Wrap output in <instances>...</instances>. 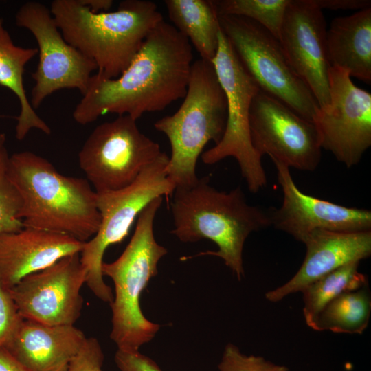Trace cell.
Listing matches in <instances>:
<instances>
[{"label": "cell", "instance_id": "obj_1", "mask_svg": "<svg viewBox=\"0 0 371 371\" xmlns=\"http://www.w3.org/2000/svg\"><path fill=\"white\" fill-rule=\"evenodd\" d=\"M193 60L189 40L164 20L150 32L127 68L116 78L93 74L72 116L87 125L105 113L143 114L165 109L186 94Z\"/></svg>", "mask_w": 371, "mask_h": 371}, {"label": "cell", "instance_id": "obj_2", "mask_svg": "<svg viewBox=\"0 0 371 371\" xmlns=\"http://www.w3.org/2000/svg\"><path fill=\"white\" fill-rule=\"evenodd\" d=\"M7 172L21 199L18 218L23 227L82 242L97 233L101 222L97 193L87 179L62 175L47 159L27 150L10 156Z\"/></svg>", "mask_w": 371, "mask_h": 371}, {"label": "cell", "instance_id": "obj_3", "mask_svg": "<svg viewBox=\"0 0 371 371\" xmlns=\"http://www.w3.org/2000/svg\"><path fill=\"white\" fill-rule=\"evenodd\" d=\"M172 196L171 233L183 243L214 242L217 251L196 256L221 258L240 280L245 242L251 233L271 226L269 210L249 205L239 186L229 192L216 190L209 176L199 178L192 186L176 188Z\"/></svg>", "mask_w": 371, "mask_h": 371}, {"label": "cell", "instance_id": "obj_4", "mask_svg": "<svg viewBox=\"0 0 371 371\" xmlns=\"http://www.w3.org/2000/svg\"><path fill=\"white\" fill-rule=\"evenodd\" d=\"M50 12L65 41L113 79L130 65L152 30L164 20L156 4L125 0L113 12H93L80 0H54Z\"/></svg>", "mask_w": 371, "mask_h": 371}, {"label": "cell", "instance_id": "obj_5", "mask_svg": "<svg viewBox=\"0 0 371 371\" xmlns=\"http://www.w3.org/2000/svg\"><path fill=\"white\" fill-rule=\"evenodd\" d=\"M226 122V96L214 65L200 58L192 63L187 92L178 110L154 124L170 144L166 172L175 188L197 182L198 158L208 142H220Z\"/></svg>", "mask_w": 371, "mask_h": 371}, {"label": "cell", "instance_id": "obj_6", "mask_svg": "<svg viewBox=\"0 0 371 371\" xmlns=\"http://www.w3.org/2000/svg\"><path fill=\"white\" fill-rule=\"evenodd\" d=\"M163 197L151 201L140 212L132 238L122 254L111 262L102 264V273L114 283L111 339L119 350L138 351L150 341L160 326L150 322L141 310L139 298L157 273L160 259L168 252L155 240L153 224Z\"/></svg>", "mask_w": 371, "mask_h": 371}, {"label": "cell", "instance_id": "obj_7", "mask_svg": "<svg viewBox=\"0 0 371 371\" xmlns=\"http://www.w3.org/2000/svg\"><path fill=\"white\" fill-rule=\"evenodd\" d=\"M168 159L162 152L128 186L97 194L100 225L97 233L85 243L80 256L87 273L86 284L103 302L111 304L113 300L111 288L104 281L101 270L104 252L110 245L126 237L135 218L151 201L172 195L175 187L166 172Z\"/></svg>", "mask_w": 371, "mask_h": 371}, {"label": "cell", "instance_id": "obj_8", "mask_svg": "<svg viewBox=\"0 0 371 371\" xmlns=\"http://www.w3.org/2000/svg\"><path fill=\"white\" fill-rule=\"evenodd\" d=\"M218 15L221 30L260 89L312 122L318 104L290 65L279 40L251 19Z\"/></svg>", "mask_w": 371, "mask_h": 371}, {"label": "cell", "instance_id": "obj_9", "mask_svg": "<svg viewBox=\"0 0 371 371\" xmlns=\"http://www.w3.org/2000/svg\"><path fill=\"white\" fill-rule=\"evenodd\" d=\"M227 100V122L220 142L203 152L205 164H214L225 158H234L249 190L256 193L267 185L261 157L250 139L249 115L251 101L260 89L245 69L229 41L221 29L218 49L212 60Z\"/></svg>", "mask_w": 371, "mask_h": 371}, {"label": "cell", "instance_id": "obj_10", "mask_svg": "<svg viewBox=\"0 0 371 371\" xmlns=\"http://www.w3.org/2000/svg\"><path fill=\"white\" fill-rule=\"evenodd\" d=\"M162 153L129 115L98 125L78 153V164L97 194L124 188Z\"/></svg>", "mask_w": 371, "mask_h": 371}, {"label": "cell", "instance_id": "obj_11", "mask_svg": "<svg viewBox=\"0 0 371 371\" xmlns=\"http://www.w3.org/2000/svg\"><path fill=\"white\" fill-rule=\"evenodd\" d=\"M15 19L17 26L32 34L38 47V63L32 74V108L38 109L45 98L62 89H76L82 95L97 65L65 41L49 9L40 2L27 1Z\"/></svg>", "mask_w": 371, "mask_h": 371}, {"label": "cell", "instance_id": "obj_12", "mask_svg": "<svg viewBox=\"0 0 371 371\" xmlns=\"http://www.w3.org/2000/svg\"><path fill=\"white\" fill-rule=\"evenodd\" d=\"M328 83L329 102L317 109L312 122L321 148L350 168L371 146V94L337 67H330Z\"/></svg>", "mask_w": 371, "mask_h": 371}, {"label": "cell", "instance_id": "obj_13", "mask_svg": "<svg viewBox=\"0 0 371 371\" xmlns=\"http://www.w3.org/2000/svg\"><path fill=\"white\" fill-rule=\"evenodd\" d=\"M251 145L262 158L268 155L289 168L313 171L321 160V146L313 122L260 89L249 115Z\"/></svg>", "mask_w": 371, "mask_h": 371}, {"label": "cell", "instance_id": "obj_14", "mask_svg": "<svg viewBox=\"0 0 371 371\" xmlns=\"http://www.w3.org/2000/svg\"><path fill=\"white\" fill-rule=\"evenodd\" d=\"M87 275L80 253L74 254L27 276L8 291L23 319L74 325L82 308L80 290Z\"/></svg>", "mask_w": 371, "mask_h": 371}, {"label": "cell", "instance_id": "obj_15", "mask_svg": "<svg viewBox=\"0 0 371 371\" xmlns=\"http://www.w3.org/2000/svg\"><path fill=\"white\" fill-rule=\"evenodd\" d=\"M326 25L322 10L311 0H290L279 41L296 74L306 84L319 107L329 102Z\"/></svg>", "mask_w": 371, "mask_h": 371}, {"label": "cell", "instance_id": "obj_16", "mask_svg": "<svg viewBox=\"0 0 371 371\" xmlns=\"http://www.w3.org/2000/svg\"><path fill=\"white\" fill-rule=\"evenodd\" d=\"M283 200L279 208L269 210L271 224L296 240L317 230L358 232L371 230V212L348 207L317 199L301 192L295 185L289 168L272 160Z\"/></svg>", "mask_w": 371, "mask_h": 371}, {"label": "cell", "instance_id": "obj_17", "mask_svg": "<svg viewBox=\"0 0 371 371\" xmlns=\"http://www.w3.org/2000/svg\"><path fill=\"white\" fill-rule=\"evenodd\" d=\"M302 243L306 251L301 267L286 283L266 293L268 301L277 302L290 294L302 292L322 276L371 255V230L358 232L317 230L307 236Z\"/></svg>", "mask_w": 371, "mask_h": 371}, {"label": "cell", "instance_id": "obj_18", "mask_svg": "<svg viewBox=\"0 0 371 371\" xmlns=\"http://www.w3.org/2000/svg\"><path fill=\"white\" fill-rule=\"evenodd\" d=\"M85 242L71 236L23 227L0 235V284L10 289L23 278L62 258L81 252Z\"/></svg>", "mask_w": 371, "mask_h": 371}, {"label": "cell", "instance_id": "obj_19", "mask_svg": "<svg viewBox=\"0 0 371 371\" xmlns=\"http://www.w3.org/2000/svg\"><path fill=\"white\" fill-rule=\"evenodd\" d=\"M86 339L74 325L23 319L4 348L31 371H67Z\"/></svg>", "mask_w": 371, "mask_h": 371}, {"label": "cell", "instance_id": "obj_20", "mask_svg": "<svg viewBox=\"0 0 371 371\" xmlns=\"http://www.w3.org/2000/svg\"><path fill=\"white\" fill-rule=\"evenodd\" d=\"M326 48L330 66L370 84L371 8L335 18L326 30Z\"/></svg>", "mask_w": 371, "mask_h": 371}, {"label": "cell", "instance_id": "obj_21", "mask_svg": "<svg viewBox=\"0 0 371 371\" xmlns=\"http://www.w3.org/2000/svg\"><path fill=\"white\" fill-rule=\"evenodd\" d=\"M38 53V48L16 45L0 18V85L12 91L20 103L15 136L23 140L33 128L50 135L51 128L36 113L28 100L23 85L26 64Z\"/></svg>", "mask_w": 371, "mask_h": 371}, {"label": "cell", "instance_id": "obj_22", "mask_svg": "<svg viewBox=\"0 0 371 371\" xmlns=\"http://www.w3.org/2000/svg\"><path fill=\"white\" fill-rule=\"evenodd\" d=\"M164 3L172 25L189 40L201 58L212 62L221 31L213 1L166 0Z\"/></svg>", "mask_w": 371, "mask_h": 371}, {"label": "cell", "instance_id": "obj_23", "mask_svg": "<svg viewBox=\"0 0 371 371\" xmlns=\"http://www.w3.org/2000/svg\"><path fill=\"white\" fill-rule=\"evenodd\" d=\"M371 313V297L367 286L346 292L328 303L317 317L312 329L337 333L362 334Z\"/></svg>", "mask_w": 371, "mask_h": 371}, {"label": "cell", "instance_id": "obj_24", "mask_svg": "<svg viewBox=\"0 0 371 371\" xmlns=\"http://www.w3.org/2000/svg\"><path fill=\"white\" fill-rule=\"evenodd\" d=\"M359 262L345 265L303 289V314L309 327L312 328L319 313L334 299L368 285L366 277L358 271Z\"/></svg>", "mask_w": 371, "mask_h": 371}, {"label": "cell", "instance_id": "obj_25", "mask_svg": "<svg viewBox=\"0 0 371 371\" xmlns=\"http://www.w3.org/2000/svg\"><path fill=\"white\" fill-rule=\"evenodd\" d=\"M213 3L218 14L251 19L279 40L290 0H217Z\"/></svg>", "mask_w": 371, "mask_h": 371}, {"label": "cell", "instance_id": "obj_26", "mask_svg": "<svg viewBox=\"0 0 371 371\" xmlns=\"http://www.w3.org/2000/svg\"><path fill=\"white\" fill-rule=\"evenodd\" d=\"M5 142V133H0V235L23 228L22 221L18 218L21 199L7 172L10 155Z\"/></svg>", "mask_w": 371, "mask_h": 371}, {"label": "cell", "instance_id": "obj_27", "mask_svg": "<svg viewBox=\"0 0 371 371\" xmlns=\"http://www.w3.org/2000/svg\"><path fill=\"white\" fill-rule=\"evenodd\" d=\"M218 369L220 371H289L286 366L275 364L262 357L245 355L232 344L225 346Z\"/></svg>", "mask_w": 371, "mask_h": 371}, {"label": "cell", "instance_id": "obj_28", "mask_svg": "<svg viewBox=\"0 0 371 371\" xmlns=\"http://www.w3.org/2000/svg\"><path fill=\"white\" fill-rule=\"evenodd\" d=\"M22 319L9 291L0 284V349L5 346Z\"/></svg>", "mask_w": 371, "mask_h": 371}, {"label": "cell", "instance_id": "obj_29", "mask_svg": "<svg viewBox=\"0 0 371 371\" xmlns=\"http://www.w3.org/2000/svg\"><path fill=\"white\" fill-rule=\"evenodd\" d=\"M103 361L104 354L98 340L95 337L87 338L67 371H102Z\"/></svg>", "mask_w": 371, "mask_h": 371}, {"label": "cell", "instance_id": "obj_30", "mask_svg": "<svg viewBox=\"0 0 371 371\" xmlns=\"http://www.w3.org/2000/svg\"><path fill=\"white\" fill-rule=\"evenodd\" d=\"M115 361L120 371H161L153 360L139 351L117 349Z\"/></svg>", "mask_w": 371, "mask_h": 371}, {"label": "cell", "instance_id": "obj_31", "mask_svg": "<svg viewBox=\"0 0 371 371\" xmlns=\"http://www.w3.org/2000/svg\"><path fill=\"white\" fill-rule=\"evenodd\" d=\"M319 9L359 10L370 8V0H311Z\"/></svg>", "mask_w": 371, "mask_h": 371}, {"label": "cell", "instance_id": "obj_32", "mask_svg": "<svg viewBox=\"0 0 371 371\" xmlns=\"http://www.w3.org/2000/svg\"><path fill=\"white\" fill-rule=\"evenodd\" d=\"M0 371H31L18 361L5 348L0 349Z\"/></svg>", "mask_w": 371, "mask_h": 371}, {"label": "cell", "instance_id": "obj_33", "mask_svg": "<svg viewBox=\"0 0 371 371\" xmlns=\"http://www.w3.org/2000/svg\"><path fill=\"white\" fill-rule=\"evenodd\" d=\"M93 12H108L113 5L111 0H80Z\"/></svg>", "mask_w": 371, "mask_h": 371}]
</instances>
